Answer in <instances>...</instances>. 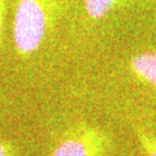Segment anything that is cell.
<instances>
[{
    "mask_svg": "<svg viewBox=\"0 0 156 156\" xmlns=\"http://www.w3.org/2000/svg\"><path fill=\"white\" fill-rule=\"evenodd\" d=\"M0 156H11V150L3 142H0Z\"/></svg>",
    "mask_w": 156,
    "mask_h": 156,
    "instance_id": "cell-6",
    "label": "cell"
},
{
    "mask_svg": "<svg viewBox=\"0 0 156 156\" xmlns=\"http://www.w3.org/2000/svg\"><path fill=\"white\" fill-rule=\"evenodd\" d=\"M130 69L140 81L156 87V51H146L133 56Z\"/></svg>",
    "mask_w": 156,
    "mask_h": 156,
    "instance_id": "cell-3",
    "label": "cell"
},
{
    "mask_svg": "<svg viewBox=\"0 0 156 156\" xmlns=\"http://www.w3.org/2000/svg\"><path fill=\"white\" fill-rule=\"evenodd\" d=\"M134 131L144 156H156V136L138 124H134Z\"/></svg>",
    "mask_w": 156,
    "mask_h": 156,
    "instance_id": "cell-5",
    "label": "cell"
},
{
    "mask_svg": "<svg viewBox=\"0 0 156 156\" xmlns=\"http://www.w3.org/2000/svg\"><path fill=\"white\" fill-rule=\"evenodd\" d=\"M2 17H3V0H0V34H2Z\"/></svg>",
    "mask_w": 156,
    "mask_h": 156,
    "instance_id": "cell-7",
    "label": "cell"
},
{
    "mask_svg": "<svg viewBox=\"0 0 156 156\" xmlns=\"http://www.w3.org/2000/svg\"><path fill=\"white\" fill-rule=\"evenodd\" d=\"M111 147L104 130L86 122H80L66 133L51 156H107Z\"/></svg>",
    "mask_w": 156,
    "mask_h": 156,
    "instance_id": "cell-2",
    "label": "cell"
},
{
    "mask_svg": "<svg viewBox=\"0 0 156 156\" xmlns=\"http://www.w3.org/2000/svg\"><path fill=\"white\" fill-rule=\"evenodd\" d=\"M56 0H18L14 12L13 38L20 53L38 50L50 27Z\"/></svg>",
    "mask_w": 156,
    "mask_h": 156,
    "instance_id": "cell-1",
    "label": "cell"
},
{
    "mask_svg": "<svg viewBox=\"0 0 156 156\" xmlns=\"http://www.w3.org/2000/svg\"><path fill=\"white\" fill-rule=\"evenodd\" d=\"M120 0H83L86 12L92 20H100L113 11Z\"/></svg>",
    "mask_w": 156,
    "mask_h": 156,
    "instance_id": "cell-4",
    "label": "cell"
}]
</instances>
